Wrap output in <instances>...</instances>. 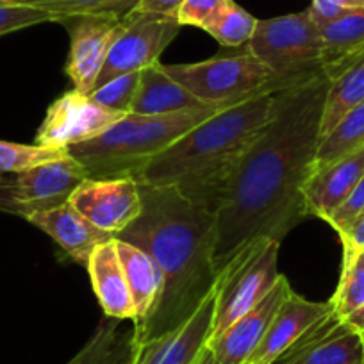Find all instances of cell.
<instances>
[{
    "label": "cell",
    "instance_id": "cell-1",
    "mask_svg": "<svg viewBox=\"0 0 364 364\" xmlns=\"http://www.w3.org/2000/svg\"><path fill=\"white\" fill-rule=\"evenodd\" d=\"M331 80L323 75L275 93V107L234 171L216 216L215 268L259 240L281 241L306 218L304 182L321 139Z\"/></svg>",
    "mask_w": 364,
    "mask_h": 364
},
{
    "label": "cell",
    "instance_id": "cell-2",
    "mask_svg": "<svg viewBox=\"0 0 364 364\" xmlns=\"http://www.w3.org/2000/svg\"><path fill=\"white\" fill-rule=\"evenodd\" d=\"M143 211L117 240L139 247L159 266L163 291L156 309L134 325L131 345L182 325L218 282L215 268V213L171 186L141 184Z\"/></svg>",
    "mask_w": 364,
    "mask_h": 364
},
{
    "label": "cell",
    "instance_id": "cell-3",
    "mask_svg": "<svg viewBox=\"0 0 364 364\" xmlns=\"http://www.w3.org/2000/svg\"><path fill=\"white\" fill-rule=\"evenodd\" d=\"M275 93H262L213 114L146 163L136 181L171 186L193 204L216 213L237 164L272 118Z\"/></svg>",
    "mask_w": 364,
    "mask_h": 364
},
{
    "label": "cell",
    "instance_id": "cell-4",
    "mask_svg": "<svg viewBox=\"0 0 364 364\" xmlns=\"http://www.w3.org/2000/svg\"><path fill=\"white\" fill-rule=\"evenodd\" d=\"M222 109L227 107L208 106L159 117L127 113L99 138L70 146L68 154L82 164L87 178H136L146 163Z\"/></svg>",
    "mask_w": 364,
    "mask_h": 364
},
{
    "label": "cell",
    "instance_id": "cell-5",
    "mask_svg": "<svg viewBox=\"0 0 364 364\" xmlns=\"http://www.w3.org/2000/svg\"><path fill=\"white\" fill-rule=\"evenodd\" d=\"M245 48L275 75L284 90L323 73V45L309 8L291 15L257 20L254 36Z\"/></svg>",
    "mask_w": 364,
    "mask_h": 364
},
{
    "label": "cell",
    "instance_id": "cell-6",
    "mask_svg": "<svg viewBox=\"0 0 364 364\" xmlns=\"http://www.w3.org/2000/svg\"><path fill=\"white\" fill-rule=\"evenodd\" d=\"M163 68L205 106L230 107L262 93L284 90L247 48L236 55H218L186 65H163Z\"/></svg>",
    "mask_w": 364,
    "mask_h": 364
},
{
    "label": "cell",
    "instance_id": "cell-7",
    "mask_svg": "<svg viewBox=\"0 0 364 364\" xmlns=\"http://www.w3.org/2000/svg\"><path fill=\"white\" fill-rule=\"evenodd\" d=\"M281 241L259 240L248 245L218 277L215 321L209 341L222 336L234 321L254 309L277 284Z\"/></svg>",
    "mask_w": 364,
    "mask_h": 364
},
{
    "label": "cell",
    "instance_id": "cell-8",
    "mask_svg": "<svg viewBox=\"0 0 364 364\" xmlns=\"http://www.w3.org/2000/svg\"><path fill=\"white\" fill-rule=\"evenodd\" d=\"M87 178L82 164L72 156L48 161L20 173L0 177V213L27 220L68 202L70 195Z\"/></svg>",
    "mask_w": 364,
    "mask_h": 364
},
{
    "label": "cell",
    "instance_id": "cell-9",
    "mask_svg": "<svg viewBox=\"0 0 364 364\" xmlns=\"http://www.w3.org/2000/svg\"><path fill=\"white\" fill-rule=\"evenodd\" d=\"M182 26L175 16L134 9L124 18V29L107 54L95 90L107 80L131 72H141L159 63L164 48L177 38Z\"/></svg>",
    "mask_w": 364,
    "mask_h": 364
},
{
    "label": "cell",
    "instance_id": "cell-10",
    "mask_svg": "<svg viewBox=\"0 0 364 364\" xmlns=\"http://www.w3.org/2000/svg\"><path fill=\"white\" fill-rule=\"evenodd\" d=\"M125 114L99 106L79 90L63 93L48 106L43 124L36 132V145L65 149L99 138Z\"/></svg>",
    "mask_w": 364,
    "mask_h": 364
},
{
    "label": "cell",
    "instance_id": "cell-11",
    "mask_svg": "<svg viewBox=\"0 0 364 364\" xmlns=\"http://www.w3.org/2000/svg\"><path fill=\"white\" fill-rule=\"evenodd\" d=\"M68 202L87 222L114 237L143 211L141 190L134 177L86 178Z\"/></svg>",
    "mask_w": 364,
    "mask_h": 364
},
{
    "label": "cell",
    "instance_id": "cell-12",
    "mask_svg": "<svg viewBox=\"0 0 364 364\" xmlns=\"http://www.w3.org/2000/svg\"><path fill=\"white\" fill-rule=\"evenodd\" d=\"M218 282L202 306L177 328L131 345L127 364H197L215 321Z\"/></svg>",
    "mask_w": 364,
    "mask_h": 364
},
{
    "label": "cell",
    "instance_id": "cell-13",
    "mask_svg": "<svg viewBox=\"0 0 364 364\" xmlns=\"http://www.w3.org/2000/svg\"><path fill=\"white\" fill-rule=\"evenodd\" d=\"M63 23L70 29L72 38L66 73L75 90L90 95L95 90L97 79L106 65L111 47L124 29V18L79 16Z\"/></svg>",
    "mask_w": 364,
    "mask_h": 364
},
{
    "label": "cell",
    "instance_id": "cell-14",
    "mask_svg": "<svg viewBox=\"0 0 364 364\" xmlns=\"http://www.w3.org/2000/svg\"><path fill=\"white\" fill-rule=\"evenodd\" d=\"M291 291L289 281L281 275L277 284L269 289L268 295L254 309L234 321L222 336L208 341V346L216 359L222 364H247Z\"/></svg>",
    "mask_w": 364,
    "mask_h": 364
},
{
    "label": "cell",
    "instance_id": "cell-15",
    "mask_svg": "<svg viewBox=\"0 0 364 364\" xmlns=\"http://www.w3.org/2000/svg\"><path fill=\"white\" fill-rule=\"evenodd\" d=\"M273 364H364V346L359 332L331 313Z\"/></svg>",
    "mask_w": 364,
    "mask_h": 364
},
{
    "label": "cell",
    "instance_id": "cell-16",
    "mask_svg": "<svg viewBox=\"0 0 364 364\" xmlns=\"http://www.w3.org/2000/svg\"><path fill=\"white\" fill-rule=\"evenodd\" d=\"M331 313V302H311L291 291L247 364H273Z\"/></svg>",
    "mask_w": 364,
    "mask_h": 364
},
{
    "label": "cell",
    "instance_id": "cell-17",
    "mask_svg": "<svg viewBox=\"0 0 364 364\" xmlns=\"http://www.w3.org/2000/svg\"><path fill=\"white\" fill-rule=\"evenodd\" d=\"M364 175V146L311 170L302 195L307 216L327 222L328 216L348 198Z\"/></svg>",
    "mask_w": 364,
    "mask_h": 364
},
{
    "label": "cell",
    "instance_id": "cell-18",
    "mask_svg": "<svg viewBox=\"0 0 364 364\" xmlns=\"http://www.w3.org/2000/svg\"><path fill=\"white\" fill-rule=\"evenodd\" d=\"M27 222L43 230L61 248L66 257L82 266L87 264L91 252L99 245L114 237L113 234L104 232L99 227L87 222L70 202L48 211L36 213L29 216Z\"/></svg>",
    "mask_w": 364,
    "mask_h": 364
},
{
    "label": "cell",
    "instance_id": "cell-19",
    "mask_svg": "<svg viewBox=\"0 0 364 364\" xmlns=\"http://www.w3.org/2000/svg\"><path fill=\"white\" fill-rule=\"evenodd\" d=\"M91 286L107 318L136 320V307L117 248V237L99 245L87 259Z\"/></svg>",
    "mask_w": 364,
    "mask_h": 364
},
{
    "label": "cell",
    "instance_id": "cell-20",
    "mask_svg": "<svg viewBox=\"0 0 364 364\" xmlns=\"http://www.w3.org/2000/svg\"><path fill=\"white\" fill-rule=\"evenodd\" d=\"M202 107L208 106L191 95L186 87L175 82L164 72L161 63H154L139 72V86L131 113L159 117V114L186 113V111L202 109Z\"/></svg>",
    "mask_w": 364,
    "mask_h": 364
},
{
    "label": "cell",
    "instance_id": "cell-21",
    "mask_svg": "<svg viewBox=\"0 0 364 364\" xmlns=\"http://www.w3.org/2000/svg\"><path fill=\"white\" fill-rule=\"evenodd\" d=\"M316 26L323 45L321 68L323 75L332 80L364 52V9H350L339 18Z\"/></svg>",
    "mask_w": 364,
    "mask_h": 364
},
{
    "label": "cell",
    "instance_id": "cell-22",
    "mask_svg": "<svg viewBox=\"0 0 364 364\" xmlns=\"http://www.w3.org/2000/svg\"><path fill=\"white\" fill-rule=\"evenodd\" d=\"M117 248L122 264H124L132 300H134L136 325L156 309L161 291H163V275L156 261L139 247L117 240Z\"/></svg>",
    "mask_w": 364,
    "mask_h": 364
},
{
    "label": "cell",
    "instance_id": "cell-23",
    "mask_svg": "<svg viewBox=\"0 0 364 364\" xmlns=\"http://www.w3.org/2000/svg\"><path fill=\"white\" fill-rule=\"evenodd\" d=\"M364 102V52H360L338 77L328 84L327 100L321 118V138L357 104Z\"/></svg>",
    "mask_w": 364,
    "mask_h": 364
},
{
    "label": "cell",
    "instance_id": "cell-24",
    "mask_svg": "<svg viewBox=\"0 0 364 364\" xmlns=\"http://www.w3.org/2000/svg\"><path fill=\"white\" fill-rule=\"evenodd\" d=\"M8 2L43 9L58 23L79 16L125 18L139 4V0H8Z\"/></svg>",
    "mask_w": 364,
    "mask_h": 364
},
{
    "label": "cell",
    "instance_id": "cell-25",
    "mask_svg": "<svg viewBox=\"0 0 364 364\" xmlns=\"http://www.w3.org/2000/svg\"><path fill=\"white\" fill-rule=\"evenodd\" d=\"M364 146V102L348 111L328 134L320 139L313 168L332 163Z\"/></svg>",
    "mask_w": 364,
    "mask_h": 364
},
{
    "label": "cell",
    "instance_id": "cell-26",
    "mask_svg": "<svg viewBox=\"0 0 364 364\" xmlns=\"http://www.w3.org/2000/svg\"><path fill=\"white\" fill-rule=\"evenodd\" d=\"M257 27V18L245 11L234 0H223L215 15L208 20L204 31L222 47H241L250 41Z\"/></svg>",
    "mask_w": 364,
    "mask_h": 364
},
{
    "label": "cell",
    "instance_id": "cell-27",
    "mask_svg": "<svg viewBox=\"0 0 364 364\" xmlns=\"http://www.w3.org/2000/svg\"><path fill=\"white\" fill-rule=\"evenodd\" d=\"M68 156L65 149H48L41 145H23V143H11L0 139V177L4 175L20 173L23 170L48 163V161L63 159Z\"/></svg>",
    "mask_w": 364,
    "mask_h": 364
},
{
    "label": "cell",
    "instance_id": "cell-28",
    "mask_svg": "<svg viewBox=\"0 0 364 364\" xmlns=\"http://www.w3.org/2000/svg\"><path fill=\"white\" fill-rule=\"evenodd\" d=\"M328 302L332 313L341 320L364 306V252L357 255L352 264L341 268L338 288Z\"/></svg>",
    "mask_w": 364,
    "mask_h": 364
},
{
    "label": "cell",
    "instance_id": "cell-29",
    "mask_svg": "<svg viewBox=\"0 0 364 364\" xmlns=\"http://www.w3.org/2000/svg\"><path fill=\"white\" fill-rule=\"evenodd\" d=\"M138 86L139 72L124 73V75L114 77V79L107 80L106 84L91 91L90 97L99 106L106 107V109L127 114L132 109V102H134Z\"/></svg>",
    "mask_w": 364,
    "mask_h": 364
},
{
    "label": "cell",
    "instance_id": "cell-30",
    "mask_svg": "<svg viewBox=\"0 0 364 364\" xmlns=\"http://www.w3.org/2000/svg\"><path fill=\"white\" fill-rule=\"evenodd\" d=\"M117 320L107 318L66 364H113L117 352Z\"/></svg>",
    "mask_w": 364,
    "mask_h": 364
},
{
    "label": "cell",
    "instance_id": "cell-31",
    "mask_svg": "<svg viewBox=\"0 0 364 364\" xmlns=\"http://www.w3.org/2000/svg\"><path fill=\"white\" fill-rule=\"evenodd\" d=\"M47 22H54V18L43 9L0 0V36Z\"/></svg>",
    "mask_w": 364,
    "mask_h": 364
},
{
    "label": "cell",
    "instance_id": "cell-32",
    "mask_svg": "<svg viewBox=\"0 0 364 364\" xmlns=\"http://www.w3.org/2000/svg\"><path fill=\"white\" fill-rule=\"evenodd\" d=\"M360 213H364V175L360 177V181L357 182L355 188L352 190V193L348 195V198L328 216L327 223L336 230V232H341V230L345 229L350 222H353Z\"/></svg>",
    "mask_w": 364,
    "mask_h": 364
},
{
    "label": "cell",
    "instance_id": "cell-33",
    "mask_svg": "<svg viewBox=\"0 0 364 364\" xmlns=\"http://www.w3.org/2000/svg\"><path fill=\"white\" fill-rule=\"evenodd\" d=\"M222 2L223 0H184L175 18L182 27L191 26L204 29L208 20L215 15V11L222 6Z\"/></svg>",
    "mask_w": 364,
    "mask_h": 364
},
{
    "label": "cell",
    "instance_id": "cell-34",
    "mask_svg": "<svg viewBox=\"0 0 364 364\" xmlns=\"http://www.w3.org/2000/svg\"><path fill=\"white\" fill-rule=\"evenodd\" d=\"M338 236L343 245L341 268H346L355 261L360 252H364V213H360L341 232H338Z\"/></svg>",
    "mask_w": 364,
    "mask_h": 364
},
{
    "label": "cell",
    "instance_id": "cell-35",
    "mask_svg": "<svg viewBox=\"0 0 364 364\" xmlns=\"http://www.w3.org/2000/svg\"><path fill=\"white\" fill-rule=\"evenodd\" d=\"M184 0H139L138 11L146 13H159V15H177L178 8Z\"/></svg>",
    "mask_w": 364,
    "mask_h": 364
},
{
    "label": "cell",
    "instance_id": "cell-36",
    "mask_svg": "<svg viewBox=\"0 0 364 364\" xmlns=\"http://www.w3.org/2000/svg\"><path fill=\"white\" fill-rule=\"evenodd\" d=\"M343 321H345L352 331L363 332L364 331V306L359 307L357 311H353V313L350 314V316H346Z\"/></svg>",
    "mask_w": 364,
    "mask_h": 364
},
{
    "label": "cell",
    "instance_id": "cell-37",
    "mask_svg": "<svg viewBox=\"0 0 364 364\" xmlns=\"http://www.w3.org/2000/svg\"><path fill=\"white\" fill-rule=\"evenodd\" d=\"M197 364H222L218 359L215 357V353L211 352V348H209L208 345L204 346V350L200 352V355H198L197 359Z\"/></svg>",
    "mask_w": 364,
    "mask_h": 364
},
{
    "label": "cell",
    "instance_id": "cell-38",
    "mask_svg": "<svg viewBox=\"0 0 364 364\" xmlns=\"http://www.w3.org/2000/svg\"><path fill=\"white\" fill-rule=\"evenodd\" d=\"M343 9H364V0H331Z\"/></svg>",
    "mask_w": 364,
    "mask_h": 364
},
{
    "label": "cell",
    "instance_id": "cell-39",
    "mask_svg": "<svg viewBox=\"0 0 364 364\" xmlns=\"http://www.w3.org/2000/svg\"><path fill=\"white\" fill-rule=\"evenodd\" d=\"M359 334H360V341H363V346H364V331L359 332Z\"/></svg>",
    "mask_w": 364,
    "mask_h": 364
}]
</instances>
